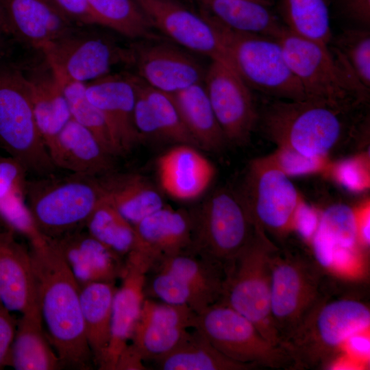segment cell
<instances>
[{
  "instance_id": "6da1fadb",
  "label": "cell",
  "mask_w": 370,
  "mask_h": 370,
  "mask_svg": "<svg viewBox=\"0 0 370 370\" xmlns=\"http://www.w3.org/2000/svg\"><path fill=\"white\" fill-rule=\"evenodd\" d=\"M29 251L42 321L62 368L92 369L79 285L52 240L29 244Z\"/></svg>"
},
{
  "instance_id": "7a4b0ae2",
  "label": "cell",
  "mask_w": 370,
  "mask_h": 370,
  "mask_svg": "<svg viewBox=\"0 0 370 370\" xmlns=\"http://www.w3.org/2000/svg\"><path fill=\"white\" fill-rule=\"evenodd\" d=\"M328 278L323 295L308 318L282 343L295 369H319L350 337L369 327L367 302L353 289Z\"/></svg>"
},
{
  "instance_id": "3957f363",
  "label": "cell",
  "mask_w": 370,
  "mask_h": 370,
  "mask_svg": "<svg viewBox=\"0 0 370 370\" xmlns=\"http://www.w3.org/2000/svg\"><path fill=\"white\" fill-rule=\"evenodd\" d=\"M356 111L313 99H275L259 112L258 123L277 147L308 157H329L357 128Z\"/></svg>"
},
{
  "instance_id": "277c9868",
  "label": "cell",
  "mask_w": 370,
  "mask_h": 370,
  "mask_svg": "<svg viewBox=\"0 0 370 370\" xmlns=\"http://www.w3.org/2000/svg\"><path fill=\"white\" fill-rule=\"evenodd\" d=\"M276 38L308 99L347 110H358L368 101L369 89L330 45L301 38L284 26Z\"/></svg>"
},
{
  "instance_id": "5b68a950",
  "label": "cell",
  "mask_w": 370,
  "mask_h": 370,
  "mask_svg": "<svg viewBox=\"0 0 370 370\" xmlns=\"http://www.w3.org/2000/svg\"><path fill=\"white\" fill-rule=\"evenodd\" d=\"M103 197L102 176L53 173L26 182L25 199L34 222L49 239L84 228Z\"/></svg>"
},
{
  "instance_id": "8992f818",
  "label": "cell",
  "mask_w": 370,
  "mask_h": 370,
  "mask_svg": "<svg viewBox=\"0 0 370 370\" xmlns=\"http://www.w3.org/2000/svg\"><path fill=\"white\" fill-rule=\"evenodd\" d=\"M208 16L219 33L232 68L251 89L275 99H308L276 38L234 30Z\"/></svg>"
},
{
  "instance_id": "52a82bcc",
  "label": "cell",
  "mask_w": 370,
  "mask_h": 370,
  "mask_svg": "<svg viewBox=\"0 0 370 370\" xmlns=\"http://www.w3.org/2000/svg\"><path fill=\"white\" fill-rule=\"evenodd\" d=\"M0 147L28 173L43 176L57 169L36 124L26 73L3 62H0Z\"/></svg>"
},
{
  "instance_id": "ba28073f",
  "label": "cell",
  "mask_w": 370,
  "mask_h": 370,
  "mask_svg": "<svg viewBox=\"0 0 370 370\" xmlns=\"http://www.w3.org/2000/svg\"><path fill=\"white\" fill-rule=\"evenodd\" d=\"M308 254L278 246L271 258V314L280 345L308 318L328 276Z\"/></svg>"
},
{
  "instance_id": "9c48e42d",
  "label": "cell",
  "mask_w": 370,
  "mask_h": 370,
  "mask_svg": "<svg viewBox=\"0 0 370 370\" xmlns=\"http://www.w3.org/2000/svg\"><path fill=\"white\" fill-rule=\"evenodd\" d=\"M277 247L265 234L258 231L255 237L225 265L223 294L219 301L247 318L267 339L281 346L270 306L271 258Z\"/></svg>"
},
{
  "instance_id": "30bf717a",
  "label": "cell",
  "mask_w": 370,
  "mask_h": 370,
  "mask_svg": "<svg viewBox=\"0 0 370 370\" xmlns=\"http://www.w3.org/2000/svg\"><path fill=\"white\" fill-rule=\"evenodd\" d=\"M257 232L240 193L220 188L208 197L193 219L190 252L224 269Z\"/></svg>"
},
{
  "instance_id": "8fae6325",
  "label": "cell",
  "mask_w": 370,
  "mask_h": 370,
  "mask_svg": "<svg viewBox=\"0 0 370 370\" xmlns=\"http://www.w3.org/2000/svg\"><path fill=\"white\" fill-rule=\"evenodd\" d=\"M193 329L232 360L257 368L295 370L282 346L267 339L250 321L221 301L197 314Z\"/></svg>"
},
{
  "instance_id": "7c38bea8",
  "label": "cell",
  "mask_w": 370,
  "mask_h": 370,
  "mask_svg": "<svg viewBox=\"0 0 370 370\" xmlns=\"http://www.w3.org/2000/svg\"><path fill=\"white\" fill-rule=\"evenodd\" d=\"M240 195L256 229L271 240H283L295 230L296 216L304 199L290 177L267 156L249 163Z\"/></svg>"
},
{
  "instance_id": "4fadbf2b",
  "label": "cell",
  "mask_w": 370,
  "mask_h": 370,
  "mask_svg": "<svg viewBox=\"0 0 370 370\" xmlns=\"http://www.w3.org/2000/svg\"><path fill=\"white\" fill-rule=\"evenodd\" d=\"M84 27L75 26L41 50L61 86L69 82L86 84L121 63L132 65L130 46Z\"/></svg>"
},
{
  "instance_id": "5bb4252c",
  "label": "cell",
  "mask_w": 370,
  "mask_h": 370,
  "mask_svg": "<svg viewBox=\"0 0 370 370\" xmlns=\"http://www.w3.org/2000/svg\"><path fill=\"white\" fill-rule=\"evenodd\" d=\"M204 84L227 141L246 144L259 121L251 88L234 69L217 60H211Z\"/></svg>"
},
{
  "instance_id": "9a60e30c",
  "label": "cell",
  "mask_w": 370,
  "mask_h": 370,
  "mask_svg": "<svg viewBox=\"0 0 370 370\" xmlns=\"http://www.w3.org/2000/svg\"><path fill=\"white\" fill-rule=\"evenodd\" d=\"M134 1L156 32L189 51L232 68L219 33L207 14H197L179 0Z\"/></svg>"
},
{
  "instance_id": "2e32d148",
  "label": "cell",
  "mask_w": 370,
  "mask_h": 370,
  "mask_svg": "<svg viewBox=\"0 0 370 370\" xmlns=\"http://www.w3.org/2000/svg\"><path fill=\"white\" fill-rule=\"evenodd\" d=\"M130 47L136 75L156 90L172 95L204 81L207 69L164 38L135 40Z\"/></svg>"
},
{
  "instance_id": "e0dca14e",
  "label": "cell",
  "mask_w": 370,
  "mask_h": 370,
  "mask_svg": "<svg viewBox=\"0 0 370 370\" xmlns=\"http://www.w3.org/2000/svg\"><path fill=\"white\" fill-rule=\"evenodd\" d=\"M85 94L104 117L119 155L129 152L141 141L134 119L136 75L110 73L85 84Z\"/></svg>"
},
{
  "instance_id": "ac0fdd59",
  "label": "cell",
  "mask_w": 370,
  "mask_h": 370,
  "mask_svg": "<svg viewBox=\"0 0 370 370\" xmlns=\"http://www.w3.org/2000/svg\"><path fill=\"white\" fill-rule=\"evenodd\" d=\"M197 313L186 305L145 298L131 338L144 360H155L184 341Z\"/></svg>"
},
{
  "instance_id": "d6986e66",
  "label": "cell",
  "mask_w": 370,
  "mask_h": 370,
  "mask_svg": "<svg viewBox=\"0 0 370 370\" xmlns=\"http://www.w3.org/2000/svg\"><path fill=\"white\" fill-rule=\"evenodd\" d=\"M121 278L112 301L110 338L104 357L98 367L114 370L118 356L131 340L145 298V285L150 266L134 252L125 258Z\"/></svg>"
},
{
  "instance_id": "ffe728a7",
  "label": "cell",
  "mask_w": 370,
  "mask_h": 370,
  "mask_svg": "<svg viewBox=\"0 0 370 370\" xmlns=\"http://www.w3.org/2000/svg\"><path fill=\"white\" fill-rule=\"evenodd\" d=\"M134 226L135 243L131 251L148 262L151 269L167 257L191 249L193 219L184 211L164 206Z\"/></svg>"
},
{
  "instance_id": "44dd1931",
  "label": "cell",
  "mask_w": 370,
  "mask_h": 370,
  "mask_svg": "<svg viewBox=\"0 0 370 370\" xmlns=\"http://www.w3.org/2000/svg\"><path fill=\"white\" fill-rule=\"evenodd\" d=\"M0 4L8 34L40 51L76 26L51 0H0Z\"/></svg>"
},
{
  "instance_id": "7402d4cb",
  "label": "cell",
  "mask_w": 370,
  "mask_h": 370,
  "mask_svg": "<svg viewBox=\"0 0 370 370\" xmlns=\"http://www.w3.org/2000/svg\"><path fill=\"white\" fill-rule=\"evenodd\" d=\"M51 240L79 286L93 282L115 284L121 279L125 258L98 241L85 228Z\"/></svg>"
},
{
  "instance_id": "603a6c76",
  "label": "cell",
  "mask_w": 370,
  "mask_h": 370,
  "mask_svg": "<svg viewBox=\"0 0 370 370\" xmlns=\"http://www.w3.org/2000/svg\"><path fill=\"white\" fill-rule=\"evenodd\" d=\"M0 299L11 312L40 317L29 249L0 230Z\"/></svg>"
},
{
  "instance_id": "cb8c5ba5",
  "label": "cell",
  "mask_w": 370,
  "mask_h": 370,
  "mask_svg": "<svg viewBox=\"0 0 370 370\" xmlns=\"http://www.w3.org/2000/svg\"><path fill=\"white\" fill-rule=\"evenodd\" d=\"M195 147L186 144L175 145L157 161L160 186L174 199L189 201L199 197L214 177V165Z\"/></svg>"
},
{
  "instance_id": "d4e9b609",
  "label": "cell",
  "mask_w": 370,
  "mask_h": 370,
  "mask_svg": "<svg viewBox=\"0 0 370 370\" xmlns=\"http://www.w3.org/2000/svg\"><path fill=\"white\" fill-rule=\"evenodd\" d=\"M47 147L56 169L91 176L112 172L114 156L90 131L72 118Z\"/></svg>"
},
{
  "instance_id": "484cf974",
  "label": "cell",
  "mask_w": 370,
  "mask_h": 370,
  "mask_svg": "<svg viewBox=\"0 0 370 370\" xmlns=\"http://www.w3.org/2000/svg\"><path fill=\"white\" fill-rule=\"evenodd\" d=\"M310 238L315 259L323 267L350 259L361 247L352 207L335 204L321 211Z\"/></svg>"
},
{
  "instance_id": "4316f807",
  "label": "cell",
  "mask_w": 370,
  "mask_h": 370,
  "mask_svg": "<svg viewBox=\"0 0 370 370\" xmlns=\"http://www.w3.org/2000/svg\"><path fill=\"white\" fill-rule=\"evenodd\" d=\"M26 74L36 124L47 146L71 119L69 106L62 87L45 60Z\"/></svg>"
},
{
  "instance_id": "83f0119b",
  "label": "cell",
  "mask_w": 370,
  "mask_h": 370,
  "mask_svg": "<svg viewBox=\"0 0 370 370\" xmlns=\"http://www.w3.org/2000/svg\"><path fill=\"white\" fill-rule=\"evenodd\" d=\"M102 182L104 199L134 225L165 206L159 190L141 175L111 172Z\"/></svg>"
},
{
  "instance_id": "f1b7e54d",
  "label": "cell",
  "mask_w": 370,
  "mask_h": 370,
  "mask_svg": "<svg viewBox=\"0 0 370 370\" xmlns=\"http://www.w3.org/2000/svg\"><path fill=\"white\" fill-rule=\"evenodd\" d=\"M201 11L234 30L276 38L284 25L268 0H195Z\"/></svg>"
},
{
  "instance_id": "f546056e",
  "label": "cell",
  "mask_w": 370,
  "mask_h": 370,
  "mask_svg": "<svg viewBox=\"0 0 370 370\" xmlns=\"http://www.w3.org/2000/svg\"><path fill=\"white\" fill-rule=\"evenodd\" d=\"M171 95L197 147L212 152L221 151L227 141L214 115L204 82Z\"/></svg>"
},
{
  "instance_id": "4dcf8cb0",
  "label": "cell",
  "mask_w": 370,
  "mask_h": 370,
  "mask_svg": "<svg viewBox=\"0 0 370 370\" xmlns=\"http://www.w3.org/2000/svg\"><path fill=\"white\" fill-rule=\"evenodd\" d=\"M80 301L86 336L93 362H101L110 338L114 284L93 282L79 286Z\"/></svg>"
},
{
  "instance_id": "1f68e13d",
  "label": "cell",
  "mask_w": 370,
  "mask_h": 370,
  "mask_svg": "<svg viewBox=\"0 0 370 370\" xmlns=\"http://www.w3.org/2000/svg\"><path fill=\"white\" fill-rule=\"evenodd\" d=\"M8 367L16 370L62 369L40 317L21 315L11 347Z\"/></svg>"
},
{
  "instance_id": "d6a6232c",
  "label": "cell",
  "mask_w": 370,
  "mask_h": 370,
  "mask_svg": "<svg viewBox=\"0 0 370 370\" xmlns=\"http://www.w3.org/2000/svg\"><path fill=\"white\" fill-rule=\"evenodd\" d=\"M162 370H251L256 367L236 362L218 351L193 329L176 347L154 360Z\"/></svg>"
},
{
  "instance_id": "836d02e7",
  "label": "cell",
  "mask_w": 370,
  "mask_h": 370,
  "mask_svg": "<svg viewBox=\"0 0 370 370\" xmlns=\"http://www.w3.org/2000/svg\"><path fill=\"white\" fill-rule=\"evenodd\" d=\"M283 25L301 38L328 45L333 37L326 0H277Z\"/></svg>"
},
{
  "instance_id": "e575fe53",
  "label": "cell",
  "mask_w": 370,
  "mask_h": 370,
  "mask_svg": "<svg viewBox=\"0 0 370 370\" xmlns=\"http://www.w3.org/2000/svg\"><path fill=\"white\" fill-rule=\"evenodd\" d=\"M99 25L134 40L164 38L134 0H88Z\"/></svg>"
},
{
  "instance_id": "d590c367",
  "label": "cell",
  "mask_w": 370,
  "mask_h": 370,
  "mask_svg": "<svg viewBox=\"0 0 370 370\" xmlns=\"http://www.w3.org/2000/svg\"><path fill=\"white\" fill-rule=\"evenodd\" d=\"M152 270L167 271L181 278L215 302L222 297L223 267L195 253L187 251L167 257L157 262Z\"/></svg>"
},
{
  "instance_id": "8d00e7d4",
  "label": "cell",
  "mask_w": 370,
  "mask_h": 370,
  "mask_svg": "<svg viewBox=\"0 0 370 370\" xmlns=\"http://www.w3.org/2000/svg\"><path fill=\"white\" fill-rule=\"evenodd\" d=\"M84 228L92 237L123 258L133 249L134 225L104 198L87 219Z\"/></svg>"
},
{
  "instance_id": "74e56055",
  "label": "cell",
  "mask_w": 370,
  "mask_h": 370,
  "mask_svg": "<svg viewBox=\"0 0 370 370\" xmlns=\"http://www.w3.org/2000/svg\"><path fill=\"white\" fill-rule=\"evenodd\" d=\"M153 275L145 285V295L163 302L186 305L197 314L217 303L204 293L181 278L167 271L152 270Z\"/></svg>"
},
{
  "instance_id": "f35d334b",
  "label": "cell",
  "mask_w": 370,
  "mask_h": 370,
  "mask_svg": "<svg viewBox=\"0 0 370 370\" xmlns=\"http://www.w3.org/2000/svg\"><path fill=\"white\" fill-rule=\"evenodd\" d=\"M140 88L159 128L162 140L175 145H197L184 125L171 94L156 90L139 77Z\"/></svg>"
},
{
  "instance_id": "ab89813d",
  "label": "cell",
  "mask_w": 370,
  "mask_h": 370,
  "mask_svg": "<svg viewBox=\"0 0 370 370\" xmlns=\"http://www.w3.org/2000/svg\"><path fill=\"white\" fill-rule=\"evenodd\" d=\"M62 87L72 119L90 131L108 152L114 156H118L116 147L104 117L86 96L85 84L69 82Z\"/></svg>"
},
{
  "instance_id": "60d3db41",
  "label": "cell",
  "mask_w": 370,
  "mask_h": 370,
  "mask_svg": "<svg viewBox=\"0 0 370 370\" xmlns=\"http://www.w3.org/2000/svg\"><path fill=\"white\" fill-rule=\"evenodd\" d=\"M345 60L359 82L370 89V29L347 27L328 45Z\"/></svg>"
},
{
  "instance_id": "b9f144b4",
  "label": "cell",
  "mask_w": 370,
  "mask_h": 370,
  "mask_svg": "<svg viewBox=\"0 0 370 370\" xmlns=\"http://www.w3.org/2000/svg\"><path fill=\"white\" fill-rule=\"evenodd\" d=\"M325 175L349 191L361 193L369 190V153L358 154L336 162L332 161Z\"/></svg>"
},
{
  "instance_id": "7bdbcfd3",
  "label": "cell",
  "mask_w": 370,
  "mask_h": 370,
  "mask_svg": "<svg viewBox=\"0 0 370 370\" xmlns=\"http://www.w3.org/2000/svg\"><path fill=\"white\" fill-rule=\"evenodd\" d=\"M288 177L325 175L332 162L330 157H308L298 152L277 147L267 156Z\"/></svg>"
},
{
  "instance_id": "ee69618b",
  "label": "cell",
  "mask_w": 370,
  "mask_h": 370,
  "mask_svg": "<svg viewBox=\"0 0 370 370\" xmlns=\"http://www.w3.org/2000/svg\"><path fill=\"white\" fill-rule=\"evenodd\" d=\"M27 174L18 161L0 156V212L11 198L25 191Z\"/></svg>"
},
{
  "instance_id": "f6af8a7d",
  "label": "cell",
  "mask_w": 370,
  "mask_h": 370,
  "mask_svg": "<svg viewBox=\"0 0 370 370\" xmlns=\"http://www.w3.org/2000/svg\"><path fill=\"white\" fill-rule=\"evenodd\" d=\"M333 4L349 27L370 29V0H333Z\"/></svg>"
},
{
  "instance_id": "bcb514c9",
  "label": "cell",
  "mask_w": 370,
  "mask_h": 370,
  "mask_svg": "<svg viewBox=\"0 0 370 370\" xmlns=\"http://www.w3.org/2000/svg\"><path fill=\"white\" fill-rule=\"evenodd\" d=\"M58 9L78 26L99 25L88 0H51Z\"/></svg>"
},
{
  "instance_id": "7dc6e473",
  "label": "cell",
  "mask_w": 370,
  "mask_h": 370,
  "mask_svg": "<svg viewBox=\"0 0 370 370\" xmlns=\"http://www.w3.org/2000/svg\"><path fill=\"white\" fill-rule=\"evenodd\" d=\"M17 321L0 299V369L8 365L11 347L16 330Z\"/></svg>"
},
{
  "instance_id": "c3c4849f",
  "label": "cell",
  "mask_w": 370,
  "mask_h": 370,
  "mask_svg": "<svg viewBox=\"0 0 370 370\" xmlns=\"http://www.w3.org/2000/svg\"><path fill=\"white\" fill-rule=\"evenodd\" d=\"M361 247H369L370 243V200L367 198L352 207Z\"/></svg>"
},
{
  "instance_id": "681fc988",
  "label": "cell",
  "mask_w": 370,
  "mask_h": 370,
  "mask_svg": "<svg viewBox=\"0 0 370 370\" xmlns=\"http://www.w3.org/2000/svg\"><path fill=\"white\" fill-rule=\"evenodd\" d=\"M144 361L138 349L128 343L119 354L114 370H146Z\"/></svg>"
},
{
  "instance_id": "f907efd6",
  "label": "cell",
  "mask_w": 370,
  "mask_h": 370,
  "mask_svg": "<svg viewBox=\"0 0 370 370\" xmlns=\"http://www.w3.org/2000/svg\"><path fill=\"white\" fill-rule=\"evenodd\" d=\"M8 34L6 20L3 10L0 4V36Z\"/></svg>"
},
{
  "instance_id": "816d5d0a",
  "label": "cell",
  "mask_w": 370,
  "mask_h": 370,
  "mask_svg": "<svg viewBox=\"0 0 370 370\" xmlns=\"http://www.w3.org/2000/svg\"><path fill=\"white\" fill-rule=\"evenodd\" d=\"M6 47L7 46L4 39L0 36V57L5 53Z\"/></svg>"
}]
</instances>
